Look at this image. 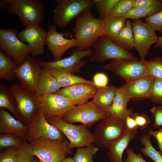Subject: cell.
Listing matches in <instances>:
<instances>
[{"mask_svg":"<svg viewBox=\"0 0 162 162\" xmlns=\"http://www.w3.org/2000/svg\"><path fill=\"white\" fill-rule=\"evenodd\" d=\"M148 134L154 136L157 140L160 151L162 153V127L159 128L157 131L149 130Z\"/></svg>","mask_w":162,"mask_h":162,"instance_id":"7dc6e473","label":"cell"},{"mask_svg":"<svg viewBox=\"0 0 162 162\" xmlns=\"http://www.w3.org/2000/svg\"><path fill=\"white\" fill-rule=\"evenodd\" d=\"M34 156L30 144L24 141L18 148L16 162H33Z\"/></svg>","mask_w":162,"mask_h":162,"instance_id":"d590c367","label":"cell"},{"mask_svg":"<svg viewBox=\"0 0 162 162\" xmlns=\"http://www.w3.org/2000/svg\"><path fill=\"white\" fill-rule=\"evenodd\" d=\"M53 10L52 21L60 28L66 27L83 11L91 8L92 0H58Z\"/></svg>","mask_w":162,"mask_h":162,"instance_id":"52a82bcc","label":"cell"},{"mask_svg":"<svg viewBox=\"0 0 162 162\" xmlns=\"http://www.w3.org/2000/svg\"><path fill=\"white\" fill-rule=\"evenodd\" d=\"M100 20L104 35L113 41L125 26L127 20L121 16H110Z\"/></svg>","mask_w":162,"mask_h":162,"instance_id":"4316f807","label":"cell"},{"mask_svg":"<svg viewBox=\"0 0 162 162\" xmlns=\"http://www.w3.org/2000/svg\"><path fill=\"white\" fill-rule=\"evenodd\" d=\"M21 138L13 134H4L0 136V148H19L24 141Z\"/></svg>","mask_w":162,"mask_h":162,"instance_id":"74e56055","label":"cell"},{"mask_svg":"<svg viewBox=\"0 0 162 162\" xmlns=\"http://www.w3.org/2000/svg\"><path fill=\"white\" fill-rule=\"evenodd\" d=\"M114 41L125 50L129 51L134 48V39L132 22L127 20L126 25Z\"/></svg>","mask_w":162,"mask_h":162,"instance_id":"83f0119b","label":"cell"},{"mask_svg":"<svg viewBox=\"0 0 162 162\" xmlns=\"http://www.w3.org/2000/svg\"><path fill=\"white\" fill-rule=\"evenodd\" d=\"M38 61L28 55L14 71V76L20 82L21 86L34 95L42 70Z\"/></svg>","mask_w":162,"mask_h":162,"instance_id":"7c38bea8","label":"cell"},{"mask_svg":"<svg viewBox=\"0 0 162 162\" xmlns=\"http://www.w3.org/2000/svg\"><path fill=\"white\" fill-rule=\"evenodd\" d=\"M161 0H133L132 8H142L153 6Z\"/></svg>","mask_w":162,"mask_h":162,"instance_id":"bcb514c9","label":"cell"},{"mask_svg":"<svg viewBox=\"0 0 162 162\" xmlns=\"http://www.w3.org/2000/svg\"><path fill=\"white\" fill-rule=\"evenodd\" d=\"M131 117L135 120L138 128L141 130L146 129L151 120L145 114L139 113H133Z\"/></svg>","mask_w":162,"mask_h":162,"instance_id":"b9f144b4","label":"cell"},{"mask_svg":"<svg viewBox=\"0 0 162 162\" xmlns=\"http://www.w3.org/2000/svg\"><path fill=\"white\" fill-rule=\"evenodd\" d=\"M150 110L154 119L152 126L155 128L162 127V106H153Z\"/></svg>","mask_w":162,"mask_h":162,"instance_id":"7bdbcfd3","label":"cell"},{"mask_svg":"<svg viewBox=\"0 0 162 162\" xmlns=\"http://www.w3.org/2000/svg\"><path fill=\"white\" fill-rule=\"evenodd\" d=\"M143 20L155 31L162 32V10L144 18Z\"/></svg>","mask_w":162,"mask_h":162,"instance_id":"f35d334b","label":"cell"},{"mask_svg":"<svg viewBox=\"0 0 162 162\" xmlns=\"http://www.w3.org/2000/svg\"><path fill=\"white\" fill-rule=\"evenodd\" d=\"M110 114V112L101 108L91 101L76 106L60 117L66 122L80 123L90 128L95 123L105 118Z\"/></svg>","mask_w":162,"mask_h":162,"instance_id":"8992f818","label":"cell"},{"mask_svg":"<svg viewBox=\"0 0 162 162\" xmlns=\"http://www.w3.org/2000/svg\"><path fill=\"white\" fill-rule=\"evenodd\" d=\"M9 89L15 100L17 110L20 115L31 121L40 109L37 98L19 84H14Z\"/></svg>","mask_w":162,"mask_h":162,"instance_id":"e0dca14e","label":"cell"},{"mask_svg":"<svg viewBox=\"0 0 162 162\" xmlns=\"http://www.w3.org/2000/svg\"><path fill=\"white\" fill-rule=\"evenodd\" d=\"M71 34L70 32L59 33L57 30L55 25L50 26L49 31L46 32V45L52 55L53 61L61 59L68 50L76 47L74 38L68 39L64 37H69Z\"/></svg>","mask_w":162,"mask_h":162,"instance_id":"2e32d148","label":"cell"},{"mask_svg":"<svg viewBox=\"0 0 162 162\" xmlns=\"http://www.w3.org/2000/svg\"><path fill=\"white\" fill-rule=\"evenodd\" d=\"M0 132L10 134L22 139H26L27 128L3 108L0 110Z\"/></svg>","mask_w":162,"mask_h":162,"instance_id":"44dd1931","label":"cell"},{"mask_svg":"<svg viewBox=\"0 0 162 162\" xmlns=\"http://www.w3.org/2000/svg\"><path fill=\"white\" fill-rule=\"evenodd\" d=\"M10 4L8 13L16 14L20 22L26 27L39 24L43 20L44 8L39 0H6Z\"/></svg>","mask_w":162,"mask_h":162,"instance_id":"277c9868","label":"cell"},{"mask_svg":"<svg viewBox=\"0 0 162 162\" xmlns=\"http://www.w3.org/2000/svg\"><path fill=\"white\" fill-rule=\"evenodd\" d=\"M116 90L117 88L112 84L98 88L92 101L101 108L109 112L113 103Z\"/></svg>","mask_w":162,"mask_h":162,"instance_id":"484cf974","label":"cell"},{"mask_svg":"<svg viewBox=\"0 0 162 162\" xmlns=\"http://www.w3.org/2000/svg\"><path fill=\"white\" fill-rule=\"evenodd\" d=\"M15 61L6 56L5 53L0 50V79L8 81L15 78L14 70L18 67Z\"/></svg>","mask_w":162,"mask_h":162,"instance_id":"f1b7e54d","label":"cell"},{"mask_svg":"<svg viewBox=\"0 0 162 162\" xmlns=\"http://www.w3.org/2000/svg\"><path fill=\"white\" fill-rule=\"evenodd\" d=\"M37 99L39 108L46 119L61 117L76 106L67 98L55 93L43 95Z\"/></svg>","mask_w":162,"mask_h":162,"instance_id":"9a60e30c","label":"cell"},{"mask_svg":"<svg viewBox=\"0 0 162 162\" xmlns=\"http://www.w3.org/2000/svg\"><path fill=\"white\" fill-rule=\"evenodd\" d=\"M147 68L149 76L155 79L162 80V57L147 61Z\"/></svg>","mask_w":162,"mask_h":162,"instance_id":"836d02e7","label":"cell"},{"mask_svg":"<svg viewBox=\"0 0 162 162\" xmlns=\"http://www.w3.org/2000/svg\"><path fill=\"white\" fill-rule=\"evenodd\" d=\"M103 68L114 73L125 80L126 82L149 76L146 60L114 59L104 66Z\"/></svg>","mask_w":162,"mask_h":162,"instance_id":"9c48e42d","label":"cell"},{"mask_svg":"<svg viewBox=\"0 0 162 162\" xmlns=\"http://www.w3.org/2000/svg\"><path fill=\"white\" fill-rule=\"evenodd\" d=\"M130 100V98L120 87L117 88L116 94L109 112L114 116L124 121L127 116H131L133 113L132 108H127V104Z\"/></svg>","mask_w":162,"mask_h":162,"instance_id":"603a6c76","label":"cell"},{"mask_svg":"<svg viewBox=\"0 0 162 162\" xmlns=\"http://www.w3.org/2000/svg\"><path fill=\"white\" fill-rule=\"evenodd\" d=\"M41 138L51 140L67 139L57 128L47 121L40 108L32 117L27 128L26 139L30 142Z\"/></svg>","mask_w":162,"mask_h":162,"instance_id":"30bf717a","label":"cell"},{"mask_svg":"<svg viewBox=\"0 0 162 162\" xmlns=\"http://www.w3.org/2000/svg\"><path fill=\"white\" fill-rule=\"evenodd\" d=\"M137 130L128 132L119 139L111 142L107 148V157L110 162H124L122 159L124 151L130 142L136 136Z\"/></svg>","mask_w":162,"mask_h":162,"instance_id":"7402d4cb","label":"cell"},{"mask_svg":"<svg viewBox=\"0 0 162 162\" xmlns=\"http://www.w3.org/2000/svg\"><path fill=\"white\" fill-rule=\"evenodd\" d=\"M133 0H118L108 16H121L132 8Z\"/></svg>","mask_w":162,"mask_h":162,"instance_id":"8d00e7d4","label":"cell"},{"mask_svg":"<svg viewBox=\"0 0 162 162\" xmlns=\"http://www.w3.org/2000/svg\"><path fill=\"white\" fill-rule=\"evenodd\" d=\"M118 0H92L99 14L100 19L108 16Z\"/></svg>","mask_w":162,"mask_h":162,"instance_id":"e575fe53","label":"cell"},{"mask_svg":"<svg viewBox=\"0 0 162 162\" xmlns=\"http://www.w3.org/2000/svg\"><path fill=\"white\" fill-rule=\"evenodd\" d=\"M95 86L98 88L107 86L109 82L108 76L103 73H98L93 76V81Z\"/></svg>","mask_w":162,"mask_h":162,"instance_id":"f6af8a7d","label":"cell"},{"mask_svg":"<svg viewBox=\"0 0 162 162\" xmlns=\"http://www.w3.org/2000/svg\"><path fill=\"white\" fill-rule=\"evenodd\" d=\"M46 119L64 135L69 141V147L70 149L85 147L95 142L93 134L84 125H76L68 123L58 116Z\"/></svg>","mask_w":162,"mask_h":162,"instance_id":"5b68a950","label":"cell"},{"mask_svg":"<svg viewBox=\"0 0 162 162\" xmlns=\"http://www.w3.org/2000/svg\"><path fill=\"white\" fill-rule=\"evenodd\" d=\"M162 10V0L156 4L147 8L132 9L121 16L126 19L140 20L154 14Z\"/></svg>","mask_w":162,"mask_h":162,"instance_id":"f546056e","label":"cell"},{"mask_svg":"<svg viewBox=\"0 0 162 162\" xmlns=\"http://www.w3.org/2000/svg\"><path fill=\"white\" fill-rule=\"evenodd\" d=\"M15 100L10 94L9 88L4 84L0 86V107L8 110L12 114L17 117L13 102Z\"/></svg>","mask_w":162,"mask_h":162,"instance_id":"d6a6232c","label":"cell"},{"mask_svg":"<svg viewBox=\"0 0 162 162\" xmlns=\"http://www.w3.org/2000/svg\"><path fill=\"white\" fill-rule=\"evenodd\" d=\"M94 52L90 61L102 63L110 60L138 59L105 35L99 37L93 45Z\"/></svg>","mask_w":162,"mask_h":162,"instance_id":"ba28073f","label":"cell"},{"mask_svg":"<svg viewBox=\"0 0 162 162\" xmlns=\"http://www.w3.org/2000/svg\"><path fill=\"white\" fill-rule=\"evenodd\" d=\"M149 99L154 103L162 104V80L155 79Z\"/></svg>","mask_w":162,"mask_h":162,"instance_id":"ab89813d","label":"cell"},{"mask_svg":"<svg viewBox=\"0 0 162 162\" xmlns=\"http://www.w3.org/2000/svg\"><path fill=\"white\" fill-rule=\"evenodd\" d=\"M127 132L124 121L110 113L106 117L100 121L92 134L97 146L105 148Z\"/></svg>","mask_w":162,"mask_h":162,"instance_id":"3957f363","label":"cell"},{"mask_svg":"<svg viewBox=\"0 0 162 162\" xmlns=\"http://www.w3.org/2000/svg\"><path fill=\"white\" fill-rule=\"evenodd\" d=\"M45 69L55 78L61 88L81 83H88L95 86L93 81L88 80L62 69L53 68Z\"/></svg>","mask_w":162,"mask_h":162,"instance_id":"cb8c5ba5","label":"cell"},{"mask_svg":"<svg viewBox=\"0 0 162 162\" xmlns=\"http://www.w3.org/2000/svg\"><path fill=\"white\" fill-rule=\"evenodd\" d=\"M8 3L6 0H1L0 1V11L4 10L5 8H7L8 5Z\"/></svg>","mask_w":162,"mask_h":162,"instance_id":"681fc988","label":"cell"},{"mask_svg":"<svg viewBox=\"0 0 162 162\" xmlns=\"http://www.w3.org/2000/svg\"><path fill=\"white\" fill-rule=\"evenodd\" d=\"M99 148L93 143L78 148L73 158L75 162H94L93 157L99 151Z\"/></svg>","mask_w":162,"mask_h":162,"instance_id":"1f68e13d","label":"cell"},{"mask_svg":"<svg viewBox=\"0 0 162 162\" xmlns=\"http://www.w3.org/2000/svg\"><path fill=\"white\" fill-rule=\"evenodd\" d=\"M94 52L93 49L80 50L76 49L72 51L69 56L67 58L57 61L39 60L38 62L42 68H59L75 74L80 72L87 62L83 58L87 57H91Z\"/></svg>","mask_w":162,"mask_h":162,"instance_id":"5bb4252c","label":"cell"},{"mask_svg":"<svg viewBox=\"0 0 162 162\" xmlns=\"http://www.w3.org/2000/svg\"><path fill=\"white\" fill-rule=\"evenodd\" d=\"M35 156L41 162H62L72 153L67 139L51 140L41 138L30 143Z\"/></svg>","mask_w":162,"mask_h":162,"instance_id":"7a4b0ae2","label":"cell"},{"mask_svg":"<svg viewBox=\"0 0 162 162\" xmlns=\"http://www.w3.org/2000/svg\"><path fill=\"white\" fill-rule=\"evenodd\" d=\"M98 88L92 84L81 83L62 88L55 94L67 98L76 106L88 101L93 98Z\"/></svg>","mask_w":162,"mask_h":162,"instance_id":"d6986e66","label":"cell"},{"mask_svg":"<svg viewBox=\"0 0 162 162\" xmlns=\"http://www.w3.org/2000/svg\"><path fill=\"white\" fill-rule=\"evenodd\" d=\"M61 88L53 75L46 69L42 68L34 96L37 98L45 94L55 93Z\"/></svg>","mask_w":162,"mask_h":162,"instance_id":"d4e9b609","label":"cell"},{"mask_svg":"<svg viewBox=\"0 0 162 162\" xmlns=\"http://www.w3.org/2000/svg\"><path fill=\"white\" fill-rule=\"evenodd\" d=\"M17 148H9L1 153L0 162H16Z\"/></svg>","mask_w":162,"mask_h":162,"instance_id":"60d3db41","label":"cell"},{"mask_svg":"<svg viewBox=\"0 0 162 162\" xmlns=\"http://www.w3.org/2000/svg\"><path fill=\"white\" fill-rule=\"evenodd\" d=\"M33 162H41L38 158L34 159Z\"/></svg>","mask_w":162,"mask_h":162,"instance_id":"f5cc1de1","label":"cell"},{"mask_svg":"<svg viewBox=\"0 0 162 162\" xmlns=\"http://www.w3.org/2000/svg\"><path fill=\"white\" fill-rule=\"evenodd\" d=\"M134 39V48L141 60L144 61L151 46L157 41L158 37L155 31L148 24L141 20H133L132 22Z\"/></svg>","mask_w":162,"mask_h":162,"instance_id":"4fadbf2b","label":"cell"},{"mask_svg":"<svg viewBox=\"0 0 162 162\" xmlns=\"http://www.w3.org/2000/svg\"><path fill=\"white\" fill-rule=\"evenodd\" d=\"M46 32L39 24L26 27L17 34L18 38L26 42L31 48L30 54L33 56L42 55L46 45Z\"/></svg>","mask_w":162,"mask_h":162,"instance_id":"ac0fdd59","label":"cell"},{"mask_svg":"<svg viewBox=\"0 0 162 162\" xmlns=\"http://www.w3.org/2000/svg\"><path fill=\"white\" fill-rule=\"evenodd\" d=\"M127 158L124 162H147L142 157L140 152L136 154L131 148H128L126 149Z\"/></svg>","mask_w":162,"mask_h":162,"instance_id":"ee69618b","label":"cell"},{"mask_svg":"<svg viewBox=\"0 0 162 162\" xmlns=\"http://www.w3.org/2000/svg\"><path fill=\"white\" fill-rule=\"evenodd\" d=\"M73 30L76 49L80 50L90 49L99 37L105 35L101 20L92 14L90 8L78 16Z\"/></svg>","mask_w":162,"mask_h":162,"instance_id":"6da1fadb","label":"cell"},{"mask_svg":"<svg viewBox=\"0 0 162 162\" xmlns=\"http://www.w3.org/2000/svg\"><path fill=\"white\" fill-rule=\"evenodd\" d=\"M124 121L128 132L137 130L138 126L135 121L131 116H127Z\"/></svg>","mask_w":162,"mask_h":162,"instance_id":"c3c4849f","label":"cell"},{"mask_svg":"<svg viewBox=\"0 0 162 162\" xmlns=\"http://www.w3.org/2000/svg\"><path fill=\"white\" fill-rule=\"evenodd\" d=\"M62 162H75L73 158L70 157L65 158Z\"/></svg>","mask_w":162,"mask_h":162,"instance_id":"816d5d0a","label":"cell"},{"mask_svg":"<svg viewBox=\"0 0 162 162\" xmlns=\"http://www.w3.org/2000/svg\"><path fill=\"white\" fill-rule=\"evenodd\" d=\"M150 136L149 134H145L141 137V142L145 147L140 148V151L146 156L149 157L155 162H162L161 152L156 150L153 146Z\"/></svg>","mask_w":162,"mask_h":162,"instance_id":"4dcf8cb0","label":"cell"},{"mask_svg":"<svg viewBox=\"0 0 162 162\" xmlns=\"http://www.w3.org/2000/svg\"><path fill=\"white\" fill-rule=\"evenodd\" d=\"M17 32V30L14 28H0V48L19 66L30 53L31 48L18 38Z\"/></svg>","mask_w":162,"mask_h":162,"instance_id":"8fae6325","label":"cell"},{"mask_svg":"<svg viewBox=\"0 0 162 162\" xmlns=\"http://www.w3.org/2000/svg\"><path fill=\"white\" fill-rule=\"evenodd\" d=\"M155 48L160 47L162 48V36L158 37L157 42L154 44Z\"/></svg>","mask_w":162,"mask_h":162,"instance_id":"f907efd6","label":"cell"},{"mask_svg":"<svg viewBox=\"0 0 162 162\" xmlns=\"http://www.w3.org/2000/svg\"><path fill=\"white\" fill-rule=\"evenodd\" d=\"M155 79L150 76L126 83L120 87L133 100L149 98Z\"/></svg>","mask_w":162,"mask_h":162,"instance_id":"ffe728a7","label":"cell"}]
</instances>
